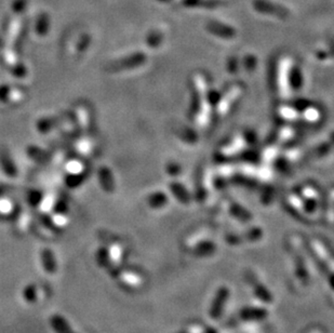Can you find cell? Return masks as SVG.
<instances>
[{
  "mask_svg": "<svg viewBox=\"0 0 334 333\" xmlns=\"http://www.w3.org/2000/svg\"><path fill=\"white\" fill-rule=\"evenodd\" d=\"M122 279L127 283H129V285H132V286L139 285V283L141 282L140 277L138 275L132 274V272H123Z\"/></svg>",
  "mask_w": 334,
  "mask_h": 333,
  "instance_id": "cell-15",
  "label": "cell"
},
{
  "mask_svg": "<svg viewBox=\"0 0 334 333\" xmlns=\"http://www.w3.org/2000/svg\"><path fill=\"white\" fill-rule=\"evenodd\" d=\"M264 312H262L260 309H247L245 312H243V316L245 318H260L264 316Z\"/></svg>",
  "mask_w": 334,
  "mask_h": 333,
  "instance_id": "cell-21",
  "label": "cell"
},
{
  "mask_svg": "<svg viewBox=\"0 0 334 333\" xmlns=\"http://www.w3.org/2000/svg\"><path fill=\"white\" fill-rule=\"evenodd\" d=\"M60 122V119L57 117H43L37 121V130L40 133H48L54 129Z\"/></svg>",
  "mask_w": 334,
  "mask_h": 333,
  "instance_id": "cell-6",
  "label": "cell"
},
{
  "mask_svg": "<svg viewBox=\"0 0 334 333\" xmlns=\"http://www.w3.org/2000/svg\"><path fill=\"white\" fill-rule=\"evenodd\" d=\"M56 211H57V213H59L60 215L64 214L65 212L67 211V206H66V204L63 203V201H59V203H58L57 206H56Z\"/></svg>",
  "mask_w": 334,
  "mask_h": 333,
  "instance_id": "cell-22",
  "label": "cell"
},
{
  "mask_svg": "<svg viewBox=\"0 0 334 333\" xmlns=\"http://www.w3.org/2000/svg\"><path fill=\"white\" fill-rule=\"evenodd\" d=\"M145 61H146V57L144 56V54L141 52H136V53L131 54V56L123 57L121 59L116 60V61L109 63V65L107 66V70L112 73L121 72V70H124V69L138 67L140 66V65L143 64Z\"/></svg>",
  "mask_w": 334,
  "mask_h": 333,
  "instance_id": "cell-1",
  "label": "cell"
},
{
  "mask_svg": "<svg viewBox=\"0 0 334 333\" xmlns=\"http://www.w3.org/2000/svg\"><path fill=\"white\" fill-rule=\"evenodd\" d=\"M227 297H228V291L225 288L221 289V290L218 291V293L216 294V298L214 301H213V305L211 308V316L213 318H217L218 316L221 315L222 307L224 306V304H225Z\"/></svg>",
  "mask_w": 334,
  "mask_h": 333,
  "instance_id": "cell-4",
  "label": "cell"
},
{
  "mask_svg": "<svg viewBox=\"0 0 334 333\" xmlns=\"http://www.w3.org/2000/svg\"><path fill=\"white\" fill-rule=\"evenodd\" d=\"M27 154L30 155V158L37 161H45L48 159L47 151L37 146H30L29 149H27Z\"/></svg>",
  "mask_w": 334,
  "mask_h": 333,
  "instance_id": "cell-8",
  "label": "cell"
},
{
  "mask_svg": "<svg viewBox=\"0 0 334 333\" xmlns=\"http://www.w3.org/2000/svg\"><path fill=\"white\" fill-rule=\"evenodd\" d=\"M10 72L16 78H24L27 75V68L23 63L16 61L15 63L10 65Z\"/></svg>",
  "mask_w": 334,
  "mask_h": 333,
  "instance_id": "cell-9",
  "label": "cell"
},
{
  "mask_svg": "<svg viewBox=\"0 0 334 333\" xmlns=\"http://www.w3.org/2000/svg\"><path fill=\"white\" fill-rule=\"evenodd\" d=\"M24 7H25V2L24 1H16L13 5V9L14 11H16V12H20V11H23L24 10Z\"/></svg>",
  "mask_w": 334,
  "mask_h": 333,
  "instance_id": "cell-23",
  "label": "cell"
},
{
  "mask_svg": "<svg viewBox=\"0 0 334 333\" xmlns=\"http://www.w3.org/2000/svg\"><path fill=\"white\" fill-rule=\"evenodd\" d=\"M12 97V89L8 85H0V102L7 103Z\"/></svg>",
  "mask_w": 334,
  "mask_h": 333,
  "instance_id": "cell-13",
  "label": "cell"
},
{
  "mask_svg": "<svg viewBox=\"0 0 334 333\" xmlns=\"http://www.w3.org/2000/svg\"><path fill=\"white\" fill-rule=\"evenodd\" d=\"M42 258V264L45 267L46 272L48 274H53L57 271V263H56V258H54V254L50 249H45L42 251L41 254Z\"/></svg>",
  "mask_w": 334,
  "mask_h": 333,
  "instance_id": "cell-7",
  "label": "cell"
},
{
  "mask_svg": "<svg viewBox=\"0 0 334 333\" xmlns=\"http://www.w3.org/2000/svg\"><path fill=\"white\" fill-rule=\"evenodd\" d=\"M108 260H111V256H109V252L105 249V248H102L98 250V253H97V261L98 263L101 265H105Z\"/></svg>",
  "mask_w": 334,
  "mask_h": 333,
  "instance_id": "cell-18",
  "label": "cell"
},
{
  "mask_svg": "<svg viewBox=\"0 0 334 333\" xmlns=\"http://www.w3.org/2000/svg\"><path fill=\"white\" fill-rule=\"evenodd\" d=\"M36 30L40 36H45L49 30V19L46 14L39 16L36 24Z\"/></svg>",
  "mask_w": 334,
  "mask_h": 333,
  "instance_id": "cell-10",
  "label": "cell"
},
{
  "mask_svg": "<svg viewBox=\"0 0 334 333\" xmlns=\"http://www.w3.org/2000/svg\"><path fill=\"white\" fill-rule=\"evenodd\" d=\"M79 116L81 118V123H83V127L87 133H89L91 131V122H90V116L89 113L86 110V108H80L79 110Z\"/></svg>",
  "mask_w": 334,
  "mask_h": 333,
  "instance_id": "cell-12",
  "label": "cell"
},
{
  "mask_svg": "<svg viewBox=\"0 0 334 333\" xmlns=\"http://www.w3.org/2000/svg\"><path fill=\"white\" fill-rule=\"evenodd\" d=\"M51 326L57 333H75L66 319L60 315H54L51 318Z\"/></svg>",
  "mask_w": 334,
  "mask_h": 333,
  "instance_id": "cell-5",
  "label": "cell"
},
{
  "mask_svg": "<svg viewBox=\"0 0 334 333\" xmlns=\"http://www.w3.org/2000/svg\"><path fill=\"white\" fill-rule=\"evenodd\" d=\"M121 255H122V250L118 244H114L111 248V250H109V256H111V259L114 262H119L120 259H121Z\"/></svg>",
  "mask_w": 334,
  "mask_h": 333,
  "instance_id": "cell-16",
  "label": "cell"
},
{
  "mask_svg": "<svg viewBox=\"0 0 334 333\" xmlns=\"http://www.w3.org/2000/svg\"><path fill=\"white\" fill-rule=\"evenodd\" d=\"M42 199V194L39 190H31L29 195V201L31 206H37Z\"/></svg>",
  "mask_w": 334,
  "mask_h": 333,
  "instance_id": "cell-17",
  "label": "cell"
},
{
  "mask_svg": "<svg viewBox=\"0 0 334 333\" xmlns=\"http://www.w3.org/2000/svg\"><path fill=\"white\" fill-rule=\"evenodd\" d=\"M89 43H90V38L88 35H84L83 37L80 38V40L78 41V45H77V50L78 52H83L85 51L86 49L89 47Z\"/></svg>",
  "mask_w": 334,
  "mask_h": 333,
  "instance_id": "cell-20",
  "label": "cell"
},
{
  "mask_svg": "<svg viewBox=\"0 0 334 333\" xmlns=\"http://www.w3.org/2000/svg\"><path fill=\"white\" fill-rule=\"evenodd\" d=\"M0 165H1L3 172L7 174L8 177L15 178L18 176V168H16V165L14 163L13 159L7 151L0 152Z\"/></svg>",
  "mask_w": 334,
  "mask_h": 333,
  "instance_id": "cell-3",
  "label": "cell"
},
{
  "mask_svg": "<svg viewBox=\"0 0 334 333\" xmlns=\"http://www.w3.org/2000/svg\"><path fill=\"white\" fill-rule=\"evenodd\" d=\"M23 294H24V298L27 302H34L36 301V299H37V291H36V288L35 286H27L25 289H24V291H23Z\"/></svg>",
  "mask_w": 334,
  "mask_h": 333,
  "instance_id": "cell-14",
  "label": "cell"
},
{
  "mask_svg": "<svg viewBox=\"0 0 334 333\" xmlns=\"http://www.w3.org/2000/svg\"><path fill=\"white\" fill-rule=\"evenodd\" d=\"M2 47V41H1V39H0V48H1Z\"/></svg>",
  "mask_w": 334,
  "mask_h": 333,
  "instance_id": "cell-24",
  "label": "cell"
},
{
  "mask_svg": "<svg viewBox=\"0 0 334 333\" xmlns=\"http://www.w3.org/2000/svg\"><path fill=\"white\" fill-rule=\"evenodd\" d=\"M98 181H100L101 187L105 190L106 193L111 194L115 190V181L113 177V172L111 171V169L107 167H102L100 168L97 173Z\"/></svg>",
  "mask_w": 334,
  "mask_h": 333,
  "instance_id": "cell-2",
  "label": "cell"
},
{
  "mask_svg": "<svg viewBox=\"0 0 334 333\" xmlns=\"http://www.w3.org/2000/svg\"><path fill=\"white\" fill-rule=\"evenodd\" d=\"M165 203V196L160 194L152 195L150 198V204L152 207H160Z\"/></svg>",
  "mask_w": 334,
  "mask_h": 333,
  "instance_id": "cell-19",
  "label": "cell"
},
{
  "mask_svg": "<svg viewBox=\"0 0 334 333\" xmlns=\"http://www.w3.org/2000/svg\"><path fill=\"white\" fill-rule=\"evenodd\" d=\"M86 179L85 173H73V174H69V176L66 178V184L68 185L69 187H77L79 185L84 182V180Z\"/></svg>",
  "mask_w": 334,
  "mask_h": 333,
  "instance_id": "cell-11",
  "label": "cell"
}]
</instances>
